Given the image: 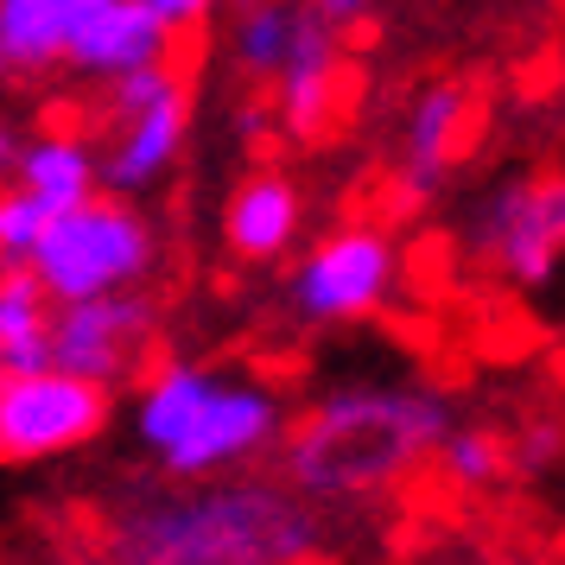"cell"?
Instances as JSON below:
<instances>
[{
  "label": "cell",
  "instance_id": "cell-23",
  "mask_svg": "<svg viewBox=\"0 0 565 565\" xmlns=\"http://www.w3.org/2000/svg\"><path fill=\"white\" fill-rule=\"evenodd\" d=\"M7 166H13V134H7V121H0V179H7Z\"/></svg>",
  "mask_w": 565,
  "mask_h": 565
},
{
  "label": "cell",
  "instance_id": "cell-6",
  "mask_svg": "<svg viewBox=\"0 0 565 565\" xmlns=\"http://www.w3.org/2000/svg\"><path fill=\"white\" fill-rule=\"evenodd\" d=\"M394 292V242L369 223L324 235L286 280V299L306 324H356Z\"/></svg>",
  "mask_w": 565,
  "mask_h": 565
},
{
  "label": "cell",
  "instance_id": "cell-13",
  "mask_svg": "<svg viewBox=\"0 0 565 565\" xmlns=\"http://www.w3.org/2000/svg\"><path fill=\"white\" fill-rule=\"evenodd\" d=\"M96 0H0V77L32 83L64 64V45Z\"/></svg>",
  "mask_w": 565,
  "mask_h": 565
},
{
  "label": "cell",
  "instance_id": "cell-20",
  "mask_svg": "<svg viewBox=\"0 0 565 565\" xmlns=\"http://www.w3.org/2000/svg\"><path fill=\"white\" fill-rule=\"evenodd\" d=\"M147 7H153L172 32H191V26H204V20H210V7H216V0H147Z\"/></svg>",
  "mask_w": 565,
  "mask_h": 565
},
{
  "label": "cell",
  "instance_id": "cell-1",
  "mask_svg": "<svg viewBox=\"0 0 565 565\" xmlns=\"http://www.w3.org/2000/svg\"><path fill=\"white\" fill-rule=\"evenodd\" d=\"M451 407L433 387H343L286 438V483L306 502H362L382 495L438 451Z\"/></svg>",
  "mask_w": 565,
  "mask_h": 565
},
{
  "label": "cell",
  "instance_id": "cell-16",
  "mask_svg": "<svg viewBox=\"0 0 565 565\" xmlns=\"http://www.w3.org/2000/svg\"><path fill=\"white\" fill-rule=\"evenodd\" d=\"M13 172H20V191H32L45 210H71L96 198V153L71 134H39L26 153H13Z\"/></svg>",
  "mask_w": 565,
  "mask_h": 565
},
{
  "label": "cell",
  "instance_id": "cell-3",
  "mask_svg": "<svg viewBox=\"0 0 565 565\" xmlns=\"http://www.w3.org/2000/svg\"><path fill=\"white\" fill-rule=\"evenodd\" d=\"M134 433L159 458L166 477L179 483H210L235 463L274 451L286 433L280 394L255 375H216L198 362H166L153 382L140 387Z\"/></svg>",
  "mask_w": 565,
  "mask_h": 565
},
{
  "label": "cell",
  "instance_id": "cell-5",
  "mask_svg": "<svg viewBox=\"0 0 565 565\" xmlns=\"http://www.w3.org/2000/svg\"><path fill=\"white\" fill-rule=\"evenodd\" d=\"M108 426V387L64 369H13L0 375V463L71 458Z\"/></svg>",
  "mask_w": 565,
  "mask_h": 565
},
{
  "label": "cell",
  "instance_id": "cell-24",
  "mask_svg": "<svg viewBox=\"0 0 565 565\" xmlns=\"http://www.w3.org/2000/svg\"><path fill=\"white\" fill-rule=\"evenodd\" d=\"M235 7H242V0H235Z\"/></svg>",
  "mask_w": 565,
  "mask_h": 565
},
{
  "label": "cell",
  "instance_id": "cell-18",
  "mask_svg": "<svg viewBox=\"0 0 565 565\" xmlns=\"http://www.w3.org/2000/svg\"><path fill=\"white\" fill-rule=\"evenodd\" d=\"M438 463H445V477L458 489H489L502 483V470H509V445L495 433H483V426H445V438H438Z\"/></svg>",
  "mask_w": 565,
  "mask_h": 565
},
{
  "label": "cell",
  "instance_id": "cell-11",
  "mask_svg": "<svg viewBox=\"0 0 565 565\" xmlns=\"http://www.w3.org/2000/svg\"><path fill=\"white\" fill-rule=\"evenodd\" d=\"M470 121H477V96L451 77L413 96L407 134H401V204H426L451 184V166L470 147Z\"/></svg>",
  "mask_w": 565,
  "mask_h": 565
},
{
  "label": "cell",
  "instance_id": "cell-8",
  "mask_svg": "<svg viewBox=\"0 0 565 565\" xmlns=\"http://www.w3.org/2000/svg\"><path fill=\"white\" fill-rule=\"evenodd\" d=\"M52 369L83 375V382H128L147 343H153V311L128 292H96V299H57L52 306Z\"/></svg>",
  "mask_w": 565,
  "mask_h": 565
},
{
  "label": "cell",
  "instance_id": "cell-4",
  "mask_svg": "<svg viewBox=\"0 0 565 565\" xmlns=\"http://www.w3.org/2000/svg\"><path fill=\"white\" fill-rule=\"evenodd\" d=\"M159 235L121 198H83L71 210H52V223L26 255L32 280L45 286V299H96V292H134L153 274Z\"/></svg>",
  "mask_w": 565,
  "mask_h": 565
},
{
  "label": "cell",
  "instance_id": "cell-12",
  "mask_svg": "<svg viewBox=\"0 0 565 565\" xmlns=\"http://www.w3.org/2000/svg\"><path fill=\"white\" fill-rule=\"evenodd\" d=\"M274 96H280V121L299 140H318V134L337 121V89H343V32L324 26L311 7H299V26L286 39V57L274 71Z\"/></svg>",
  "mask_w": 565,
  "mask_h": 565
},
{
  "label": "cell",
  "instance_id": "cell-7",
  "mask_svg": "<svg viewBox=\"0 0 565 565\" xmlns=\"http://www.w3.org/2000/svg\"><path fill=\"white\" fill-rule=\"evenodd\" d=\"M565 248V184L559 179H509L477 210V255L509 274L521 292H540L559 274Z\"/></svg>",
  "mask_w": 565,
  "mask_h": 565
},
{
  "label": "cell",
  "instance_id": "cell-2",
  "mask_svg": "<svg viewBox=\"0 0 565 565\" xmlns=\"http://www.w3.org/2000/svg\"><path fill=\"white\" fill-rule=\"evenodd\" d=\"M324 546L318 514L267 483H216L115 521L108 559L128 565H299Z\"/></svg>",
  "mask_w": 565,
  "mask_h": 565
},
{
  "label": "cell",
  "instance_id": "cell-17",
  "mask_svg": "<svg viewBox=\"0 0 565 565\" xmlns=\"http://www.w3.org/2000/svg\"><path fill=\"white\" fill-rule=\"evenodd\" d=\"M292 26H299V7L292 0H242V13H235V64L248 77H274Z\"/></svg>",
  "mask_w": 565,
  "mask_h": 565
},
{
  "label": "cell",
  "instance_id": "cell-21",
  "mask_svg": "<svg viewBox=\"0 0 565 565\" xmlns=\"http://www.w3.org/2000/svg\"><path fill=\"white\" fill-rule=\"evenodd\" d=\"M306 7L324 20V26H337V32H350L362 13H369V0H306Z\"/></svg>",
  "mask_w": 565,
  "mask_h": 565
},
{
  "label": "cell",
  "instance_id": "cell-9",
  "mask_svg": "<svg viewBox=\"0 0 565 565\" xmlns=\"http://www.w3.org/2000/svg\"><path fill=\"white\" fill-rule=\"evenodd\" d=\"M184 128H191V96L184 83L159 89L153 103L115 108L108 115V153L96 159V184H108L115 198H140L153 191L184 153Z\"/></svg>",
  "mask_w": 565,
  "mask_h": 565
},
{
  "label": "cell",
  "instance_id": "cell-19",
  "mask_svg": "<svg viewBox=\"0 0 565 565\" xmlns=\"http://www.w3.org/2000/svg\"><path fill=\"white\" fill-rule=\"evenodd\" d=\"M52 223V210L39 204L32 191H0V267H26V255L39 248V235Z\"/></svg>",
  "mask_w": 565,
  "mask_h": 565
},
{
  "label": "cell",
  "instance_id": "cell-14",
  "mask_svg": "<svg viewBox=\"0 0 565 565\" xmlns=\"http://www.w3.org/2000/svg\"><path fill=\"white\" fill-rule=\"evenodd\" d=\"M223 230H230V248L242 260H280L286 248H292V235H299V191H292L280 172L242 179L235 198H230Z\"/></svg>",
  "mask_w": 565,
  "mask_h": 565
},
{
  "label": "cell",
  "instance_id": "cell-15",
  "mask_svg": "<svg viewBox=\"0 0 565 565\" xmlns=\"http://www.w3.org/2000/svg\"><path fill=\"white\" fill-rule=\"evenodd\" d=\"M52 299L32 280V267H0V375L52 362Z\"/></svg>",
  "mask_w": 565,
  "mask_h": 565
},
{
  "label": "cell",
  "instance_id": "cell-10",
  "mask_svg": "<svg viewBox=\"0 0 565 565\" xmlns=\"http://www.w3.org/2000/svg\"><path fill=\"white\" fill-rule=\"evenodd\" d=\"M172 45H179V32L166 26L147 0H96L77 20L71 45H64V71H77L89 83H115L128 71L166 64Z\"/></svg>",
  "mask_w": 565,
  "mask_h": 565
},
{
  "label": "cell",
  "instance_id": "cell-22",
  "mask_svg": "<svg viewBox=\"0 0 565 565\" xmlns=\"http://www.w3.org/2000/svg\"><path fill=\"white\" fill-rule=\"evenodd\" d=\"M553 445H559V433H546V426H534V433L521 438V463H527V470H540V463H546V451H553Z\"/></svg>",
  "mask_w": 565,
  "mask_h": 565
}]
</instances>
